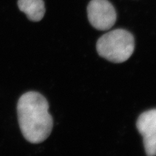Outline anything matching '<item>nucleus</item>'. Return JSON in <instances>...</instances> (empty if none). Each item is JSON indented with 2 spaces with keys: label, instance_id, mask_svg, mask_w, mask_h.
<instances>
[{
  "label": "nucleus",
  "instance_id": "1",
  "mask_svg": "<svg viewBox=\"0 0 156 156\" xmlns=\"http://www.w3.org/2000/svg\"><path fill=\"white\" fill-rule=\"evenodd\" d=\"M49 104L42 94L28 91L17 103V116L20 130L30 143L39 144L46 140L51 132L53 122L49 112Z\"/></svg>",
  "mask_w": 156,
  "mask_h": 156
},
{
  "label": "nucleus",
  "instance_id": "2",
  "mask_svg": "<svg viewBox=\"0 0 156 156\" xmlns=\"http://www.w3.org/2000/svg\"><path fill=\"white\" fill-rule=\"evenodd\" d=\"M100 56L109 62L120 63L131 56L135 48L133 35L123 29H116L102 35L97 43Z\"/></svg>",
  "mask_w": 156,
  "mask_h": 156
},
{
  "label": "nucleus",
  "instance_id": "3",
  "mask_svg": "<svg viewBox=\"0 0 156 156\" xmlns=\"http://www.w3.org/2000/svg\"><path fill=\"white\" fill-rule=\"evenodd\" d=\"M90 24L99 30H108L116 21V12L108 0H92L87 6Z\"/></svg>",
  "mask_w": 156,
  "mask_h": 156
},
{
  "label": "nucleus",
  "instance_id": "4",
  "mask_svg": "<svg viewBox=\"0 0 156 156\" xmlns=\"http://www.w3.org/2000/svg\"><path fill=\"white\" fill-rule=\"evenodd\" d=\"M136 127L143 136L147 156H156V109L145 112L138 117Z\"/></svg>",
  "mask_w": 156,
  "mask_h": 156
},
{
  "label": "nucleus",
  "instance_id": "5",
  "mask_svg": "<svg viewBox=\"0 0 156 156\" xmlns=\"http://www.w3.org/2000/svg\"><path fill=\"white\" fill-rule=\"evenodd\" d=\"M18 6L30 20L34 22L40 21L45 15L43 0H19Z\"/></svg>",
  "mask_w": 156,
  "mask_h": 156
}]
</instances>
